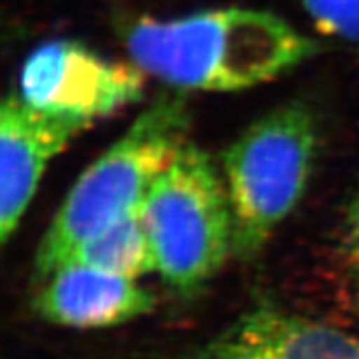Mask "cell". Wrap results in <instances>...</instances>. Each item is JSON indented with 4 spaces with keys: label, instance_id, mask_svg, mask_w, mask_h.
<instances>
[{
    "label": "cell",
    "instance_id": "obj_10",
    "mask_svg": "<svg viewBox=\"0 0 359 359\" xmlns=\"http://www.w3.org/2000/svg\"><path fill=\"white\" fill-rule=\"evenodd\" d=\"M321 34L359 42V0H302Z\"/></svg>",
    "mask_w": 359,
    "mask_h": 359
},
{
    "label": "cell",
    "instance_id": "obj_3",
    "mask_svg": "<svg viewBox=\"0 0 359 359\" xmlns=\"http://www.w3.org/2000/svg\"><path fill=\"white\" fill-rule=\"evenodd\" d=\"M156 263L170 288L198 291L233 253V215L224 180L205 150L185 143L142 203Z\"/></svg>",
    "mask_w": 359,
    "mask_h": 359
},
{
    "label": "cell",
    "instance_id": "obj_6",
    "mask_svg": "<svg viewBox=\"0 0 359 359\" xmlns=\"http://www.w3.org/2000/svg\"><path fill=\"white\" fill-rule=\"evenodd\" d=\"M90 125L48 115L11 92L0 107V240L17 231L45 170Z\"/></svg>",
    "mask_w": 359,
    "mask_h": 359
},
{
    "label": "cell",
    "instance_id": "obj_9",
    "mask_svg": "<svg viewBox=\"0 0 359 359\" xmlns=\"http://www.w3.org/2000/svg\"><path fill=\"white\" fill-rule=\"evenodd\" d=\"M67 263L85 264L130 280L156 271L154 250L140 210L82 241L65 259L64 264Z\"/></svg>",
    "mask_w": 359,
    "mask_h": 359
},
{
    "label": "cell",
    "instance_id": "obj_5",
    "mask_svg": "<svg viewBox=\"0 0 359 359\" xmlns=\"http://www.w3.org/2000/svg\"><path fill=\"white\" fill-rule=\"evenodd\" d=\"M145 90V74L133 64L115 62L75 40L45 42L27 57L19 93L30 107L48 115L95 120L137 103Z\"/></svg>",
    "mask_w": 359,
    "mask_h": 359
},
{
    "label": "cell",
    "instance_id": "obj_7",
    "mask_svg": "<svg viewBox=\"0 0 359 359\" xmlns=\"http://www.w3.org/2000/svg\"><path fill=\"white\" fill-rule=\"evenodd\" d=\"M193 359H359V336L276 308H259L233 323Z\"/></svg>",
    "mask_w": 359,
    "mask_h": 359
},
{
    "label": "cell",
    "instance_id": "obj_11",
    "mask_svg": "<svg viewBox=\"0 0 359 359\" xmlns=\"http://www.w3.org/2000/svg\"><path fill=\"white\" fill-rule=\"evenodd\" d=\"M346 262L359 283V195L354 201L346 228Z\"/></svg>",
    "mask_w": 359,
    "mask_h": 359
},
{
    "label": "cell",
    "instance_id": "obj_2",
    "mask_svg": "<svg viewBox=\"0 0 359 359\" xmlns=\"http://www.w3.org/2000/svg\"><path fill=\"white\" fill-rule=\"evenodd\" d=\"M190 114L182 97H161L85 168L58 206L34 262L39 283L82 241L142 208L148 190L187 143Z\"/></svg>",
    "mask_w": 359,
    "mask_h": 359
},
{
    "label": "cell",
    "instance_id": "obj_1",
    "mask_svg": "<svg viewBox=\"0 0 359 359\" xmlns=\"http://www.w3.org/2000/svg\"><path fill=\"white\" fill-rule=\"evenodd\" d=\"M128 55L143 74L180 90L238 92L280 77L311 57L316 45L281 17L226 7L178 19H140L125 32Z\"/></svg>",
    "mask_w": 359,
    "mask_h": 359
},
{
    "label": "cell",
    "instance_id": "obj_4",
    "mask_svg": "<svg viewBox=\"0 0 359 359\" xmlns=\"http://www.w3.org/2000/svg\"><path fill=\"white\" fill-rule=\"evenodd\" d=\"M316 125L303 105H286L251 123L223 158L233 215V255L257 257L306 191Z\"/></svg>",
    "mask_w": 359,
    "mask_h": 359
},
{
    "label": "cell",
    "instance_id": "obj_8",
    "mask_svg": "<svg viewBox=\"0 0 359 359\" xmlns=\"http://www.w3.org/2000/svg\"><path fill=\"white\" fill-rule=\"evenodd\" d=\"M34 308L52 325L97 330L145 316L155 308V296L137 280L67 263L40 283Z\"/></svg>",
    "mask_w": 359,
    "mask_h": 359
}]
</instances>
